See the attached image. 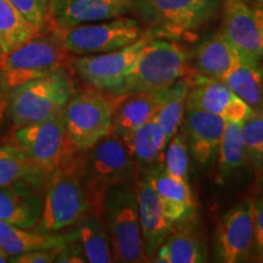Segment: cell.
<instances>
[{"label": "cell", "mask_w": 263, "mask_h": 263, "mask_svg": "<svg viewBox=\"0 0 263 263\" xmlns=\"http://www.w3.org/2000/svg\"><path fill=\"white\" fill-rule=\"evenodd\" d=\"M81 180L90 201V212L101 215L104 194L118 184L136 180L137 168L126 141L110 133L78 154Z\"/></svg>", "instance_id": "1"}, {"label": "cell", "mask_w": 263, "mask_h": 263, "mask_svg": "<svg viewBox=\"0 0 263 263\" xmlns=\"http://www.w3.org/2000/svg\"><path fill=\"white\" fill-rule=\"evenodd\" d=\"M222 0H128V10L154 38L195 34L219 11Z\"/></svg>", "instance_id": "2"}, {"label": "cell", "mask_w": 263, "mask_h": 263, "mask_svg": "<svg viewBox=\"0 0 263 263\" xmlns=\"http://www.w3.org/2000/svg\"><path fill=\"white\" fill-rule=\"evenodd\" d=\"M78 154L80 151L55 171L45 183L39 232H60L90 212L89 196L78 170Z\"/></svg>", "instance_id": "3"}, {"label": "cell", "mask_w": 263, "mask_h": 263, "mask_svg": "<svg viewBox=\"0 0 263 263\" xmlns=\"http://www.w3.org/2000/svg\"><path fill=\"white\" fill-rule=\"evenodd\" d=\"M101 216L111 241L114 262L147 261L144 254L134 182L118 184L105 192Z\"/></svg>", "instance_id": "4"}, {"label": "cell", "mask_w": 263, "mask_h": 263, "mask_svg": "<svg viewBox=\"0 0 263 263\" xmlns=\"http://www.w3.org/2000/svg\"><path fill=\"white\" fill-rule=\"evenodd\" d=\"M189 55L180 45L166 39L151 38L116 95L160 91L188 73Z\"/></svg>", "instance_id": "5"}, {"label": "cell", "mask_w": 263, "mask_h": 263, "mask_svg": "<svg viewBox=\"0 0 263 263\" xmlns=\"http://www.w3.org/2000/svg\"><path fill=\"white\" fill-rule=\"evenodd\" d=\"M10 91L9 114L18 128L61 115L76 89L71 76L62 68Z\"/></svg>", "instance_id": "6"}, {"label": "cell", "mask_w": 263, "mask_h": 263, "mask_svg": "<svg viewBox=\"0 0 263 263\" xmlns=\"http://www.w3.org/2000/svg\"><path fill=\"white\" fill-rule=\"evenodd\" d=\"M120 97L94 89L74 93L62 111V122L76 150L84 151L111 133Z\"/></svg>", "instance_id": "7"}, {"label": "cell", "mask_w": 263, "mask_h": 263, "mask_svg": "<svg viewBox=\"0 0 263 263\" xmlns=\"http://www.w3.org/2000/svg\"><path fill=\"white\" fill-rule=\"evenodd\" d=\"M70 52L62 47L57 37H38L22 44L15 50L0 54V85L12 90L44 76L66 67Z\"/></svg>", "instance_id": "8"}, {"label": "cell", "mask_w": 263, "mask_h": 263, "mask_svg": "<svg viewBox=\"0 0 263 263\" xmlns=\"http://www.w3.org/2000/svg\"><path fill=\"white\" fill-rule=\"evenodd\" d=\"M74 57L97 55L124 48L145 34L137 18L120 16L50 32Z\"/></svg>", "instance_id": "9"}, {"label": "cell", "mask_w": 263, "mask_h": 263, "mask_svg": "<svg viewBox=\"0 0 263 263\" xmlns=\"http://www.w3.org/2000/svg\"><path fill=\"white\" fill-rule=\"evenodd\" d=\"M61 115L18 127L14 133V143L47 180L78 151L66 134Z\"/></svg>", "instance_id": "10"}, {"label": "cell", "mask_w": 263, "mask_h": 263, "mask_svg": "<svg viewBox=\"0 0 263 263\" xmlns=\"http://www.w3.org/2000/svg\"><path fill=\"white\" fill-rule=\"evenodd\" d=\"M151 38L149 32L137 42L117 50L72 59L73 70L94 89L116 95L117 90L130 73L141 49Z\"/></svg>", "instance_id": "11"}, {"label": "cell", "mask_w": 263, "mask_h": 263, "mask_svg": "<svg viewBox=\"0 0 263 263\" xmlns=\"http://www.w3.org/2000/svg\"><path fill=\"white\" fill-rule=\"evenodd\" d=\"M254 199L246 197L221 217L215 233V259L244 263L251 258L254 235Z\"/></svg>", "instance_id": "12"}, {"label": "cell", "mask_w": 263, "mask_h": 263, "mask_svg": "<svg viewBox=\"0 0 263 263\" xmlns=\"http://www.w3.org/2000/svg\"><path fill=\"white\" fill-rule=\"evenodd\" d=\"M189 82L186 106L207 111L222 117L227 122H244L254 111L222 81L197 74Z\"/></svg>", "instance_id": "13"}, {"label": "cell", "mask_w": 263, "mask_h": 263, "mask_svg": "<svg viewBox=\"0 0 263 263\" xmlns=\"http://www.w3.org/2000/svg\"><path fill=\"white\" fill-rule=\"evenodd\" d=\"M128 12V5L118 0H49L45 25L54 32L116 18Z\"/></svg>", "instance_id": "14"}, {"label": "cell", "mask_w": 263, "mask_h": 263, "mask_svg": "<svg viewBox=\"0 0 263 263\" xmlns=\"http://www.w3.org/2000/svg\"><path fill=\"white\" fill-rule=\"evenodd\" d=\"M222 27L219 31L242 57L261 60L263 39L255 11L245 0H222Z\"/></svg>", "instance_id": "15"}, {"label": "cell", "mask_w": 263, "mask_h": 263, "mask_svg": "<svg viewBox=\"0 0 263 263\" xmlns=\"http://www.w3.org/2000/svg\"><path fill=\"white\" fill-rule=\"evenodd\" d=\"M226 123L222 117L207 111L185 107L183 132L194 161L201 167H210L217 161Z\"/></svg>", "instance_id": "16"}, {"label": "cell", "mask_w": 263, "mask_h": 263, "mask_svg": "<svg viewBox=\"0 0 263 263\" xmlns=\"http://www.w3.org/2000/svg\"><path fill=\"white\" fill-rule=\"evenodd\" d=\"M134 186L139 211L144 254L149 261L155 257L157 250L172 232L174 226L164 216L157 194L145 174H137Z\"/></svg>", "instance_id": "17"}, {"label": "cell", "mask_w": 263, "mask_h": 263, "mask_svg": "<svg viewBox=\"0 0 263 263\" xmlns=\"http://www.w3.org/2000/svg\"><path fill=\"white\" fill-rule=\"evenodd\" d=\"M140 173L150 180L164 216L173 226L192 221L195 215V201L189 182L170 176L161 162Z\"/></svg>", "instance_id": "18"}, {"label": "cell", "mask_w": 263, "mask_h": 263, "mask_svg": "<svg viewBox=\"0 0 263 263\" xmlns=\"http://www.w3.org/2000/svg\"><path fill=\"white\" fill-rule=\"evenodd\" d=\"M43 211L42 189L28 182L0 186V219L20 228L37 227Z\"/></svg>", "instance_id": "19"}, {"label": "cell", "mask_w": 263, "mask_h": 263, "mask_svg": "<svg viewBox=\"0 0 263 263\" xmlns=\"http://www.w3.org/2000/svg\"><path fill=\"white\" fill-rule=\"evenodd\" d=\"M164 90L121 95L115 108L111 133L126 141L157 114Z\"/></svg>", "instance_id": "20"}, {"label": "cell", "mask_w": 263, "mask_h": 263, "mask_svg": "<svg viewBox=\"0 0 263 263\" xmlns=\"http://www.w3.org/2000/svg\"><path fill=\"white\" fill-rule=\"evenodd\" d=\"M72 227L73 229L65 235L66 241L78 249L85 262H114L112 248L103 216L88 212Z\"/></svg>", "instance_id": "21"}, {"label": "cell", "mask_w": 263, "mask_h": 263, "mask_svg": "<svg viewBox=\"0 0 263 263\" xmlns=\"http://www.w3.org/2000/svg\"><path fill=\"white\" fill-rule=\"evenodd\" d=\"M154 258L160 263H203L207 252L196 230L185 222L173 227Z\"/></svg>", "instance_id": "22"}, {"label": "cell", "mask_w": 263, "mask_h": 263, "mask_svg": "<svg viewBox=\"0 0 263 263\" xmlns=\"http://www.w3.org/2000/svg\"><path fill=\"white\" fill-rule=\"evenodd\" d=\"M240 54L218 31L195 50V67L200 76L221 81L239 60Z\"/></svg>", "instance_id": "23"}, {"label": "cell", "mask_w": 263, "mask_h": 263, "mask_svg": "<svg viewBox=\"0 0 263 263\" xmlns=\"http://www.w3.org/2000/svg\"><path fill=\"white\" fill-rule=\"evenodd\" d=\"M221 81L252 108L263 107V70L261 60L240 55L236 64Z\"/></svg>", "instance_id": "24"}, {"label": "cell", "mask_w": 263, "mask_h": 263, "mask_svg": "<svg viewBox=\"0 0 263 263\" xmlns=\"http://www.w3.org/2000/svg\"><path fill=\"white\" fill-rule=\"evenodd\" d=\"M126 144L136 163L138 174L161 162L167 139L162 127L154 116L149 122L138 128L126 140Z\"/></svg>", "instance_id": "25"}, {"label": "cell", "mask_w": 263, "mask_h": 263, "mask_svg": "<svg viewBox=\"0 0 263 263\" xmlns=\"http://www.w3.org/2000/svg\"><path fill=\"white\" fill-rule=\"evenodd\" d=\"M65 235L54 233H32L0 219V249L10 258L33 250L65 246ZM10 261V259H9Z\"/></svg>", "instance_id": "26"}, {"label": "cell", "mask_w": 263, "mask_h": 263, "mask_svg": "<svg viewBox=\"0 0 263 263\" xmlns=\"http://www.w3.org/2000/svg\"><path fill=\"white\" fill-rule=\"evenodd\" d=\"M28 182L43 189L47 179L16 144L0 146V186Z\"/></svg>", "instance_id": "27"}, {"label": "cell", "mask_w": 263, "mask_h": 263, "mask_svg": "<svg viewBox=\"0 0 263 263\" xmlns=\"http://www.w3.org/2000/svg\"><path fill=\"white\" fill-rule=\"evenodd\" d=\"M41 29L33 26L8 0H0V54H6L38 37Z\"/></svg>", "instance_id": "28"}, {"label": "cell", "mask_w": 263, "mask_h": 263, "mask_svg": "<svg viewBox=\"0 0 263 263\" xmlns=\"http://www.w3.org/2000/svg\"><path fill=\"white\" fill-rule=\"evenodd\" d=\"M241 129L242 122L226 123L217 156L221 179L235 176L249 163Z\"/></svg>", "instance_id": "29"}, {"label": "cell", "mask_w": 263, "mask_h": 263, "mask_svg": "<svg viewBox=\"0 0 263 263\" xmlns=\"http://www.w3.org/2000/svg\"><path fill=\"white\" fill-rule=\"evenodd\" d=\"M189 88V78L185 76L164 90L162 103L155 118L166 134L167 144L178 132L180 123L183 122Z\"/></svg>", "instance_id": "30"}, {"label": "cell", "mask_w": 263, "mask_h": 263, "mask_svg": "<svg viewBox=\"0 0 263 263\" xmlns=\"http://www.w3.org/2000/svg\"><path fill=\"white\" fill-rule=\"evenodd\" d=\"M163 170L174 178L189 182V145L184 132H177L162 154Z\"/></svg>", "instance_id": "31"}, {"label": "cell", "mask_w": 263, "mask_h": 263, "mask_svg": "<svg viewBox=\"0 0 263 263\" xmlns=\"http://www.w3.org/2000/svg\"><path fill=\"white\" fill-rule=\"evenodd\" d=\"M242 139L249 163L257 172H263V107L254 108L242 122Z\"/></svg>", "instance_id": "32"}, {"label": "cell", "mask_w": 263, "mask_h": 263, "mask_svg": "<svg viewBox=\"0 0 263 263\" xmlns=\"http://www.w3.org/2000/svg\"><path fill=\"white\" fill-rule=\"evenodd\" d=\"M17 9L33 26L42 28L45 26L49 8V0H8Z\"/></svg>", "instance_id": "33"}, {"label": "cell", "mask_w": 263, "mask_h": 263, "mask_svg": "<svg viewBox=\"0 0 263 263\" xmlns=\"http://www.w3.org/2000/svg\"><path fill=\"white\" fill-rule=\"evenodd\" d=\"M254 235H252L251 257L263 262V196L254 199Z\"/></svg>", "instance_id": "34"}, {"label": "cell", "mask_w": 263, "mask_h": 263, "mask_svg": "<svg viewBox=\"0 0 263 263\" xmlns=\"http://www.w3.org/2000/svg\"><path fill=\"white\" fill-rule=\"evenodd\" d=\"M64 246H57V248H45L33 250V251L26 252L16 257L10 258V262L14 263H51L57 262V258L60 254Z\"/></svg>", "instance_id": "35"}, {"label": "cell", "mask_w": 263, "mask_h": 263, "mask_svg": "<svg viewBox=\"0 0 263 263\" xmlns=\"http://www.w3.org/2000/svg\"><path fill=\"white\" fill-rule=\"evenodd\" d=\"M254 11H255L256 22H257L258 29H259V32H261V35L263 39V6H261V8H257V9H254Z\"/></svg>", "instance_id": "36"}, {"label": "cell", "mask_w": 263, "mask_h": 263, "mask_svg": "<svg viewBox=\"0 0 263 263\" xmlns=\"http://www.w3.org/2000/svg\"><path fill=\"white\" fill-rule=\"evenodd\" d=\"M10 259V257L8 255L5 254L4 251H3L2 249H0V263H5V262H8Z\"/></svg>", "instance_id": "37"}, {"label": "cell", "mask_w": 263, "mask_h": 263, "mask_svg": "<svg viewBox=\"0 0 263 263\" xmlns=\"http://www.w3.org/2000/svg\"><path fill=\"white\" fill-rule=\"evenodd\" d=\"M118 2H123V3H126V4L128 5V0H118Z\"/></svg>", "instance_id": "38"}, {"label": "cell", "mask_w": 263, "mask_h": 263, "mask_svg": "<svg viewBox=\"0 0 263 263\" xmlns=\"http://www.w3.org/2000/svg\"><path fill=\"white\" fill-rule=\"evenodd\" d=\"M256 2H258L259 4H263V0H256Z\"/></svg>", "instance_id": "39"}, {"label": "cell", "mask_w": 263, "mask_h": 263, "mask_svg": "<svg viewBox=\"0 0 263 263\" xmlns=\"http://www.w3.org/2000/svg\"><path fill=\"white\" fill-rule=\"evenodd\" d=\"M261 183H262V186H263V174H262V178H261Z\"/></svg>", "instance_id": "40"}]
</instances>
